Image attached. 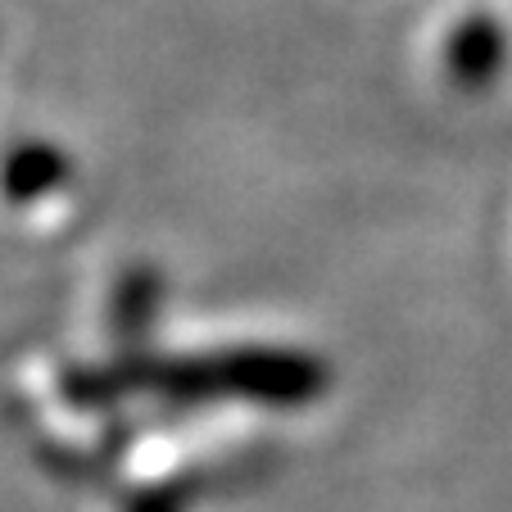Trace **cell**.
<instances>
[{"label": "cell", "instance_id": "obj_1", "mask_svg": "<svg viewBox=\"0 0 512 512\" xmlns=\"http://www.w3.org/2000/svg\"><path fill=\"white\" fill-rule=\"evenodd\" d=\"M114 377L123 390H159L177 404L236 395L254 399V404L295 408L327 390V368L300 349H232V354L213 358H132Z\"/></svg>", "mask_w": 512, "mask_h": 512}, {"label": "cell", "instance_id": "obj_2", "mask_svg": "<svg viewBox=\"0 0 512 512\" xmlns=\"http://www.w3.org/2000/svg\"><path fill=\"white\" fill-rule=\"evenodd\" d=\"M64 182H68V159L64 150H55L46 141H23L0 159V195L14 204L46 200Z\"/></svg>", "mask_w": 512, "mask_h": 512}, {"label": "cell", "instance_id": "obj_3", "mask_svg": "<svg viewBox=\"0 0 512 512\" xmlns=\"http://www.w3.org/2000/svg\"><path fill=\"white\" fill-rule=\"evenodd\" d=\"M503 68V37L494 23L476 19L449 41V78L458 87H485Z\"/></svg>", "mask_w": 512, "mask_h": 512}, {"label": "cell", "instance_id": "obj_4", "mask_svg": "<svg viewBox=\"0 0 512 512\" xmlns=\"http://www.w3.org/2000/svg\"><path fill=\"white\" fill-rule=\"evenodd\" d=\"M155 313H159V277L145 268H132L114 290V327L127 345L145 336L155 327Z\"/></svg>", "mask_w": 512, "mask_h": 512}, {"label": "cell", "instance_id": "obj_5", "mask_svg": "<svg viewBox=\"0 0 512 512\" xmlns=\"http://www.w3.org/2000/svg\"><path fill=\"white\" fill-rule=\"evenodd\" d=\"M123 512H186V490L182 485H159V490H136L123 503Z\"/></svg>", "mask_w": 512, "mask_h": 512}]
</instances>
